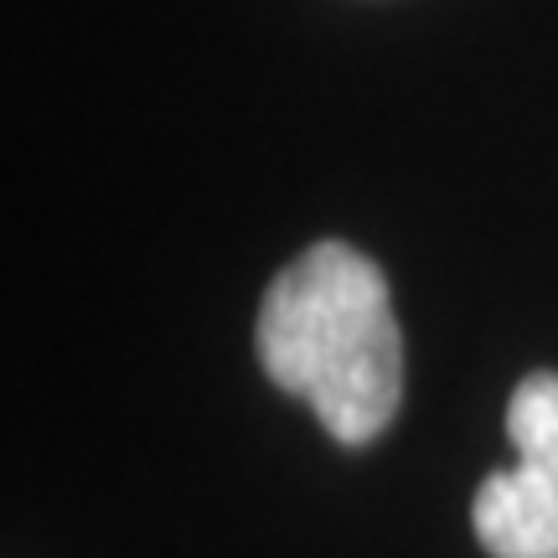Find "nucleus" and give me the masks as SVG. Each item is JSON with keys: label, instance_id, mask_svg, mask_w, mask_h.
Wrapping results in <instances>:
<instances>
[{"label": "nucleus", "instance_id": "obj_1", "mask_svg": "<svg viewBox=\"0 0 558 558\" xmlns=\"http://www.w3.org/2000/svg\"><path fill=\"white\" fill-rule=\"evenodd\" d=\"M259 367L305 399L341 445L383 435L403 399V337L388 279L352 243H316L259 305Z\"/></svg>", "mask_w": 558, "mask_h": 558}, {"label": "nucleus", "instance_id": "obj_2", "mask_svg": "<svg viewBox=\"0 0 558 558\" xmlns=\"http://www.w3.org/2000/svg\"><path fill=\"white\" fill-rule=\"evenodd\" d=\"M518 465L486 476L471 501L492 558H558V373H533L507 403Z\"/></svg>", "mask_w": 558, "mask_h": 558}]
</instances>
